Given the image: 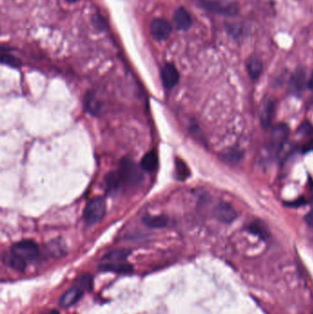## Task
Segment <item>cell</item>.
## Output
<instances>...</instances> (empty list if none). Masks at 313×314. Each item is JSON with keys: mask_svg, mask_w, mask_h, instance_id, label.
Listing matches in <instances>:
<instances>
[{"mask_svg": "<svg viewBox=\"0 0 313 314\" xmlns=\"http://www.w3.org/2000/svg\"><path fill=\"white\" fill-rule=\"evenodd\" d=\"M141 169L132 160L124 158L120 162L118 171L122 185L131 186L139 185L143 178Z\"/></svg>", "mask_w": 313, "mask_h": 314, "instance_id": "cell-1", "label": "cell"}, {"mask_svg": "<svg viewBox=\"0 0 313 314\" xmlns=\"http://www.w3.org/2000/svg\"><path fill=\"white\" fill-rule=\"evenodd\" d=\"M107 211L106 201L101 197L94 198L87 204L83 213V218L87 224L94 225L101 221Z\"/></svg>", "mask_w": 313, "mask_h": 314, "instance_id": "cell-2", "label": "cell"}, {"mask_svg": "<svg viewBox=\"0 0 313 314\" xmlns=\"http://www.w3.org/2000/svg\"><path fill=\"white\" fill-rule=\"evenodd\" d=\"M200 8L212 13L223 16H236L239 12L238 5L224 0H199Z\"/></svg>", "mask_w": 313, "mask_h": 314, "instance_id": "cell-3", "label": "cell"}, {"mask_svg": "<svg viewBox=\"0 0 313 314\" xmlns=\"http://www.w3.org/2000/svg\"><path fill=\"white\" fill-rule=\"evenodd\" d=\"M10 251L27 263L35 260L39 256V247L37 243L31 240H23L15 243Z\"/></svg>", "mask_w": 313, "mask_h": 314, "instance_id": "cell-4", "label": "cell"}, {"mask_svg": "<svg viewBox=\"0 0 313 314\" xmlns=\"http://www.w3.org/2000/svg\"><path fill=\"white\" fill-rule=\"evenodd\" d=\"M150 31L154 40L163 41L168 40L171 35L173 31L172 24L165 18H155L151 23Z\"/></svg>", "mask_w": 313, "mask_h": 314, "instance_id": "cell-5", "label": "cell"}, {"mask_svg": "<svg viewBox=\"0 0 313 314\" xmlns=\"http://www.w3.org/2000/svg\"><path fill=\"white\" fill-rule=\"evenodd\" d=\"M289 135V129L287 124L278 123L275 125L270 133V144L276 152L281 150L284 143Z\"/></svg>", "mask_w": 313, "mask_h": 314, "instance_id": "cell-6", "label": "cell"}, {"mask_svg": "<svg viewBox=\"0 0 313 314\" xmlns=\"http://www.w3.org/2000/svg\"><path fill=\"white\" fill-rule=\"evenodd\" d=\"M161 79L165 89H172L175 88L180 79V75L177 67L170 62L164 65L161 70Z\"/></svg>", "mask_w": 313, "mask_h": 314, "instance_id": "cell-7", "label": "cell"}, {"mask_svg": "<svg viewBox=\"0 0 313 314\" xmlns=\"http://www.w3.org/2000/svg\"><path fill=\"white\" fill-rule=\"evenodd\" d=\"M215 217L224 223H232L237 218V213L235 208L228 202H220L214 210Z\"/></svg>", "mask_w": 313, "mask_h": 314, "instance_id": "cell-8", "label": "cell"}, {"mask_svg": "<svg viewBox=\"0 0 313 314\" xmlns=\"http://www.w3.org/2000/svg\"><path fill=\"white\" fill-rule=\"evenodd\" d=\"M276 111V103L272 98H265L260 107V120L262 126L265 129L270 127Z\"/></svg>", "mask_w": 313, "mask_h": 314, "instance_id": "cell-9", "label": "cell"}, {"mask_svg": "<svg viewBox=\"0 0 313 314\" xmlns=\"http://www.w3.org/2000/svg\"><path fill=\"white\" fill-rule=\"evenodd\" d=\"M173 22L175 26L177 27L178 31H185L190 30V27L192 26V17L190 15V11L184 7H179L176 9Z\"/></svg>", "mask_w": 313, "mask_h": 314, "instance_id": "cell-10", "label": "cell"}, {"mask_svg": "<svg viewBox=\"0 0 313 314\" xmlns=\"http://www.w3.org/2000/svg\"><path fill=\"white\" fill-rule=\"evenodd\" d=\"M83 294H84V289L80 288L79 286L75 285L74 287L69 288L62 294L59 301V304L62 308H69L70 306L74 305L79 301Z\"/></svg>", "mask_w": 313, "mask_h": 314, "instance_id": "cell-11", "label": "cell"}, {"mask_svg": "<svg viewBox=\"0 0 313 314\" xmlns=\"http://www.w3.org/2000/svg\"><path fill=\"white\" fill-rule=\"evenodd\" d=\"M306 85V73L303 69H297L293 75H291L289 81V89L291 93H301Z\"/></svg>", "mask_w": 313, "mask_h": 314, "instance_id": "cell-12", "label": "cell"}, {"mask_svg": "<svg viewBox=\"0 0 313 314\" xmlns=\"http://www.w3.org/2000/svg\"><path fill=\"white\" fill-rule=\"evenodd\" d=\"M122 185V182L119 177L118 171L110 172L105 177V186L109 194H114L119 191Z\"/></svg>", "mask_w": 313, "mask_h": 314, "instance_id": "cell-13", "label": "cell"}, {"mask_svg": "<svg viewBox=\"0 0 313 314\" xmlns=\"http://www.w3.org/2000/svg\"><path fill=\"white\" fill-rule=\"evenodd\" d=\"M3 261L7 266H9V267H11L12 269L16 270V271L23 272L26 269L27 262L24 261L23 259L18 257L17 255H15L11 251L8 254H5Z\"/></svg>", "mask_w": 313, "mask_h": 314, "instance_id": "cell-14", "label": "cell"}, {"mask_svg": "<svg viewBox=\"0 0 313 314\" xmlns=\"http://www.w3.org/2000/svg\"><path fill=\"white\" fill-rule=\"evenodd\" d=\"M246 69L253 80H257L263 72V62L256 56H252L247 60Z\"/></svg>", "mask_w": 313, "mask_h": 314, "instance_id": "cell-15", "label": "cell"}, {"mask_svg": "<svg viewBox=\"0 0 313 314\" xmlns=\"http://www.w3.org/2000/svg\"><path fill=\"white\" fill-rule=\"evenodd\" d=\"M141 169L146 172H153L158 166V155L155 151H150L146 154L141 161Z\"/></svg>", "mask_w": 313, "mask_h": 314, "instance_id": "cell-16", "label": "cell"}, {"mask_svg": "<svg viewBox=\"0 0 313 314\" xmlns=\"http://www.w3.org/2000/svg\"><path fill=\"white\" fill-rule=\"evenodd\" d=\"M247 231L252 234L259 237L260 239H267L269 236V232L263 221H252L249 225L247 226Z\"/></svg>", "mask_w": 313, "mask_h": 314, "instance_id": "cell-17", "label": "cell"}, {"mask_svg": "<svg viewBox=\"0 0 313 314\" xmlns=\"http://www.w3.org/2000/svg\"><path fill=\"white\" fill-rule=\"evenodd\" d=\"M142 221L147 227L153 229H160L168 225V219L165 216H153V215H145L142 218Z\"/></svg>", "mask_w": 313, "mask_h": 314, "instance_id": "cell-18", "label": "cell"}, {"mask_svg": "<svg viewBox=\"0 0 313 314\" xmlns=\"http://www.w3.org/2000/svg\"><path fill=\"white\" fill-rule=\"evenodd\" d=\"M129 254H130V251H127L125 249L115 250L105 256L104 261H106L107 263H122L127 259Z\"/></svg>", "mask_w": 313, "mask_h": 314, "instance_id": "cell-19", "label": "cell"}, {"mask_svg": "<svg viewBox=\"0 0 313 314\" xmlns=\"http://www.w3.org/2000/svg\"><path fill=\"white\" fill-rule=\"evenodd\" d=\"M243 153L237 148H231L225 151L222 155V158L229 164H237L243 159Z\"/></svg>", "mask_w": 313, "mask_h": 314, "instance_id": "cell-20", "label": "cell"}, {"mask_svg": "<svg viewBox=\"0 0 313 314\" xmlns=\"http://www.w3.org/2000/svg\"><path fill=\"white\" fill-rule=\"evenodd\" d=\"M102 269L112 272H119V273H127V272H132L133 266L123 263H106L102 266Z\"/></svg>", "mask_w": 313, "mask_h": 314, "instance_id": "cell-21", "label": "cell"}, {"mask_svg": "<svg viewBox=\"0 0 313 314\" xmlns=\"http://www.w3.org/2000/svg\"><path fill=\"white\" fill-rule=\"evenodd\" d=\"M176 173L178 180H185L187 177H190V170L185 162L180 158L176 159Z\"/></svg>", "mask_w": 313, "mask_h": 314, "instance_id": "cell-22", "label": "cell"}, {"mask_svg": "<svg viewBox=\"0 0 313 314\" xmlns=\"http://www.w3.org/2000/svg\"><path fill=\"white\" fill-rule=\"evenodd\" d=\"M1 62L3 65H7L13 68H18L22 67V62L18 58L14 56L10 53H5L4 51H2V53H1Z\"/></svg>", "mask_w": 313, "mask_h": 314, "instance_id": "cell-23", "label": "cell"}, {"mask_svg": "<svg viewBox=\"0 0 313 314\" xmlns=\"http://www.w3.org/2000/svg\"><path fill=\"white\" fill-rule=\"evenodd\" d=\"M86 108L91 114L94 115L97 114L100 110V106L97 99L95 97H91V95H89L86 99Z\"/></svg>", "mask_w": 313, "mask_h": 314, "instance_id": "cell-24", "label": "cell"}, {"mask_svg": "<svg viewBox=\"0 0 313 314\" xmlns=\"http://www.w3.org/2000/svg\"><path fill=\"white\" fill-rule=\"evenodd\" d=\"M92 277L90 275H84L78 278L75 282V285L79 286L80 288H83L84 290H89L92 287Z\"/></svg>", "mask_w": 313, "mask_h": 314, "instance_id": "cell-25", "label": "cell"}, {"mask_svg": "<svg viewBox=\"0 0 313 314\" xmlns=\"http://www.w3.org/2000/svg\"><path fill=\"white\" fill-rule=\"evenodd\" d=\"M298 133L303 135V136H307V135H311L313 133V126L312 124L309 122V121H304L303 123L300 125L298 130Z\"/></svg>", "mask_w": 313, "mask_h": 314, "instance_id": "cell-26", "label": "cell"}, {"mask_svg": "<svg viewBox=\"0 0 313 314\" xmlns=\"http://www.w3.org/2000/svg\"><path fill=\"white\" fill-rule=\"evenodd\" d=\"M307 203V200L304 199V198H302V197H300L299 199H295V200H292V201H287V202H285V205L287 206V207H292V208H298V207H300V206H302V205H304V204Z\"/></svg>", "mask_w": 313, "mask_h": 314, "instance_id": "cell-27", "label": "cell"}, {"mask_svg": "<svg viewBox=\"0 0 313 314\" xmlns=\"http://www.w3.org/2000/svg\"><path fill=\"white\" fill-rule=\"evenodd\" d=\"M310 151H313V140L309 141V142H306L304 145L302 146V148H301V152H302L303 154L309 153Z\"/></svg>", "mask_w": 313, "mask_h": 314, "instance_id": "cell-28", "label": "cell"}, {"mask_svg": "<svg viewBox=\"0 0 313 314\" xmlns=\"http://www.w3.org/2000/svg\"><path fill=\"white\" fill-rule=\"evenodd\" d=\"M95 20H94V23H95V25L97 28H104V18H102L101 16H99V15H97V16H95Z\"/></svg>", "mask_w": 313, "mask_h": 314, "instance_id": "cell-29", "label": "cell"}, {"mask_svg": "<svg viewBox=\"0 0 313 314\" xmlns=\"http://www.w3.org/2000/svg\"><path fill=\"white\" fill-rule=\"evenodd\" d=\"M305 221L313 228V210L305 216Z\"/></svg>", "mask_w": 313, "mask_h": 314, "instance_id": "cell-30", "label": "cell"}, {"mask_svg": "<svg viewBox=\"0 0 313 314\" xmlns=\"http://www.w3.org/2000/svg\"><path fill=\"white\" fill-rule=\"evenodd\" d=\"M308 86H309V89L313 90V72L312 74H311V76H310V78L309 80V83H308Z\"/></svg>", "mask_w": 313, "mask_h": 314, "instance_id": "cell-31", "label": "cell"}, {"mask_svg": "<svg viewBox=\"0 0 313 314\" xmlns=\"http://www.w3.org/2000/svg\"><path fill=\"white\" fill-rule=\"evenodd\" d=\"M68 3H75V2H77V1H79V0H67Z\"/></svg>", "mask_w": 313, "mask_h": 314, "instance_id": "cell-32", "label": "cell"}, {"mask_svg": "<svg viewBox=\"0 0 313 314\" xmlns=\"http://www.w3.org/2000/svg\"><path fill=\"white\" fill-rule=\"evenodd\" d=\"M48 314H59V312L56 310H53V311H50Z\"/></svg>", "mask_w": 313, "mask_h": 314, "instance_id": "cell-33", "label": "cell"}, {"mask_svg": "<svg viewBox=\"0 0 313 314\" xmlns=\"http://www.w3.org/2000/svg\"><path fill=\"white\" fill-rule=\"evenodd\" d=\"M311 205H312V207H313V198L312 199H311Z\"/></svg>", "mask_w": 313, "mask_h": 314, "instance_id": "cell-34", "label": "cell"}]
</instances>
